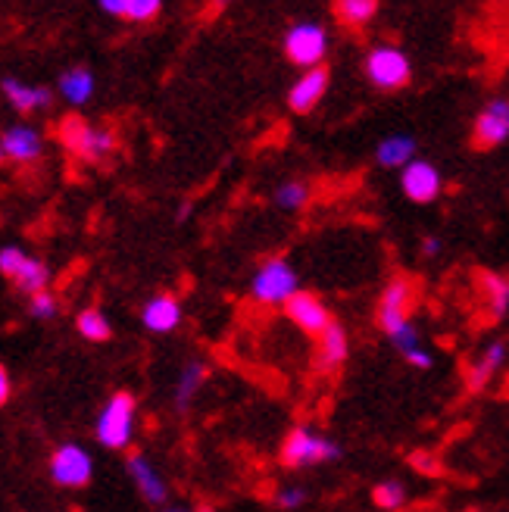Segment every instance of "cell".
Returning a JSON list of instances; mask_svg holds the SVG:
<instances>
[{
    "label": "cell",
    "mask_w": 509,
    "mask_h": 512,
    "mask_svg": "<svg viewBox=\"0 0 509 512\" xmlns=\"http://www.w3.org/2000/svg\"><path fill=\"white\" fill-rule=\"evenodd\" d=\"M416 300H419V281L413 275L391 278V285L378 297V313H375L378 328L397 344V350L403 356L416 350V328L410 322Z\"/></svg>",
    "instance_id": "1"
},
{
    "label": "cell",
    "mask_w": 509,
    "mask_h": 512,
    "mask_svg": "<svg viewBox=\"0 0 509 512\" xmlns=\"http://www.w3.org/2000/svg\"><path fill=\"white\" fill-rule=\"evenodd\" d=\"M57 138L72 157L88 160V163L104 160L116 150V135L110 132V128H97V125L85 122L82 116H66L57 125Z\"/></svg>",
    "instance_id": "2"
},
{
    "label": "cell",
    "mask_w": 509,
    "mask_h": 512,
    "mask_svg": "<svg viewBox=\"0 0 509 512\" xmlns=\"http://www.w3.org/2000/svg\"><path fill=\"white\" fill-rule=\"evenodd\" d=\"M338 456H341V447L335 441L322 438L313 428H294L285 438L282 450H278V463L285 469H307V466H319Z\"/></svg>",
    "instance_id": "3"
},
{
    "label": "cell",
    "mask_w": 509,
    "mask_h": 512,
    "mask_svg": "<svg viewBox=\"0 0 509 512\" xmlns=\"http://www.w3.org/2000/svg\"><path fill=\"white\" fill-rule=\"evenodd\" d=\"M135 428V397L129 391H119L107 400L104 413L97 419V441L110 450H125L132 441Z\"/></svg>",
    "instance_id": "4"
},
{
    "label": "cell",
    "mask_w": 509,
    "mask_h": 512,
    "mask_svg": "<svg viewBox=\"0 0 509 512\" xmlns=\"http://www.w3.org/2000/svg\"><path fill=\"white\" fill-rule=\"evenodd\" d=\"M297 272L285 256H272L260 266V272L253 275V300L263 306H285L297 294Z\"/></svg>",
    "instance_id": "5"
},
{
    "label": "cell",
    "mask_w": 509,
    "mask_h": 512,
    "mask_svg": "<svg viewBox=\"0 0 509 512\" xmlns=\"http://www.w3.org/2000/svg\"><path fill=\"white\" fill-rule=\"evenodd\" d=\"M366 79L378 88V91H400L410 85L413 79V66L406 60V54L400 47L381 44L375 50H369L366 57Z\"/></svg>",
    "instance_id": "6"
},
{
    "label": "cell",
    "mask_w": 509,
    "mask_h": 512,
    "mask_svg": "<svg viewBox=\"0 0 509 512\" xmlns=\"http://www.w3.org/2000/svg\"><path fill=\"white\" fill-rule=\"evenodd\" d=\"M325 50H328V38H325V29L316 22H300L285 35V57L307 72L322 66Z\"/></svg>",
    "instance_id": "7"
},
{
    "label": "cell",
    "mask_w": 509,
    "mask_h": 512,
    "mask_svg": "<svg viewBox=\"0 0 509 512\" xmlns=\"http://www.w3.org/2000/svg\"><path fill=\"white\" fill-rule=\"evenodd\" d=\"M91 456L79 444H63L50 456V478H54L60 488H85L91 481Z\"/></svg>",
    "instance_id": "8"
},
{
    "label": "cell",
    "mask_w": 509,
    "mask_h": 512,
    "mask_svg": "<svg viewBox=\"0 0 509 512\" xmlns=\"http://www.w3.org/2000/svg\"><path fill=\"white\" fill-rule=\"evenodd\" d=\"M285 316L300 328L307 331L310 338H322L328 328H332V313H328V306L313 294V291H297L288 303H285Z\"/></svg>",
    "instance_id": "9"
},
{
    "label": "cell",
    "mask_w": 509,
    "mask_h": 512,
    "mask_svg": "<svg viewBox=\"0 0 509 512\" xmlns=\"http://www.w3.org/2000/svg\"><path fill=\"white\" fill-rule=\"evenodd\" d=\"M509 138V100H491L472 125V147L494 150Z\"/></svg>",
    "instance_id": "10"
},
{
    "label": "cell",
    "mask_w": 509,
    "mask_h": 512,
    "mask_svg": "<svg viewBox=\"0 0 509 512\" xmlns=\"http://www.w3.org/2000/svg\"><path fill=\"white\" fill-rule=\"evenodd\" d=\"M400 188H403V194L410 197L413 203H431V200L441 197L444 182H441V172L431 163L413 160L410 166L400 172Z\"/></svg>",
    "instance_id": "11"
},
{
    "label": "cell",
    "mask_w": 509,
    "mask_h": 512,
    "mask_svg": "<svg viewBox=\"0 0 509 512\" xmlns=\"http://www.w3.org/2000/svg\"><path fill=\"white\" fill-rule=\"evenodd\" d=\"M328 82H332V75H328L325 66H316L310 72H303L300 79L294 82V88L288 91V107H291V113H300L303 116V113L316 110L319 100L328 91Z\"/></svg>",
    "instance_id": "12"
},
{
    "label": "cell",
    "mask_w": 509,
    "mask_h": 512,
    "mask_svg": "<svg viewBox=\"0 0 509 512\" xmlns=\"http://www.w3.org/2000/svg\"><path fill=\"white\" fill-rule=\"evenodd\" d=\"M0 147H4V157H10L13 163H35L41 157V135L29 125H13L0 138Z\"/></svg>",
    "instance_id": "13"
},
{
    "label": "cell",
    "mask_w": 509,
    "mask_h": 512,
    "mask_svg": "<svg viewBox=\"0 0 509 512\" xmlns=\"http://www.w3.org/2000/svg\"><path fill=\"white\" fill-rule=\"evenodd\" d=\"M478 294H481V303H485L491 322L506 316V310H509V278H503L497 272H478Z\"/></svg>",
    "instance_id": "14"
},
{
    "label": "cell",
    "mask_w": 509,
    "mask_h": 512,
    "mask_svg": "<svg viewBox=\"0 0 509 512\" xmlns=\"http://www.w3.org/2000/svg\"><path fill=\"white\" fill-rule=\"evenodd\" d=\"M144 325L150 331H157V335H166V331H172L178 322H182V306H178V300L172 294H160L154 297L141 313Z\"/></svg>",
    "instance_id": "15"
},
{
    "label": "cell",
    "mask_w": 509,
    "mask_h": 512,
    "mask_svg": "<svg viewBox=\"0 0 509 512\" xmlns=\"http://www.w3.org/2000/svg\"><path fill=\"white\" fill-rule=\"evenodd\" d=\"M503 356H506V344L497 341V344H491V347L485 350V356H481V360H475L472 366H466V388H469L472 394H478V391H485V388H488V381H491L494 372L500 369Z\"/></svg>",
    "instance_id": "16"
},
{
    "label": "cell",
    "mask_w": 509,
    "mask_h": 512,
    "mask_svg": "<svg viewBox=\"0 0 509 512\" xmlns=\"http://www.w3.org/2000/svg\"><path fill=\"white\" fill-rule=\"evenodd\" d=\"M347 360V331L341 322H332V328L319 338V369L322 372H338Z\"/></svg>",
    "instance_id": "17"
},
{
    "label": "cell",
    "mask_w": 509,
    "mask_h": 512,
    "mask_svg": "<svg viewBox=\"0 0 509 512\" xmlns=\"http://www.w3.org/2000/svg\"><path fill=\"white\" fill-rule=\"evenodd\" d=\"M129 472H132V478L138 484V491L144 494V500H150V503H163L166 500V484H163V478L154 472V466H150L144 456H132L129 459Z\"/></svg>",
    "instance_id": "18"
},
{
    "label": "cell",
    "mask_w": 509,
    "mask_h": 512,
    "mask_svg": "<svg viewBox=\"0 0 509 512\" xmlns=\"http://www.w3.org/2000/svg\"><path fill=\"white\" fill-rule=\"evenodd\" d=\"M100 10H107L110 16L129 19V22H150L160 16V0H104Z\"/></svg>",
    "instance_id": "19"
},
{
    "label": "cell",
    "mask_w": 509,
    "mask_h": 512,
    "mask_svg": "<svg viewBox=\"0 0 509 512\" xmlns=\"http://www.w3.org/2000/svg\"><path fill=\"white\" fill-rule=\"evenodd\" d=\"M4 97L10 104L22 113H35L38 107H47L50 104V91L47 88H35V85H22L16 79H7L4 82Z\"/></svg>",
    "instance_id": "20"
},
{
    "label": "cell",
    "mask_w": 509,
    "mask_h": 512,
    "mask_svg": "<svg viewBox=\"0 0 509 512\" xmlns=\"http://www.w3.org/2000/svg\"><path fill=\"white\" fill-rule=\"evenodd\" d=\"M60 91L69 104H88V97L94 94V75L82 66H72L60 75Z\"/></svg>",
    "instance_id": "21"
},
{
    "label": "cell",
    "mask_w": 509,
    "mask_h": 512,
    "mask_svg": "<svg viewBox=\"0 0 509 512\" xmlns=\"http://www.w3.org/2000/svg\"><path fill=\"white\" fill-rule=\"evenodd\" d=\"M375 13H378L375 0H338L335 4V16L344 29H363Z\"/></svg>",
    "instance_id": "22"
},
{
    "label": "cell",
    "mask_w": 509,
    "mask_h": 512,
    "mask_svg": "<svg viewBox=\"0 0 509 512\" xmlns=\"http://www.w3.org/2000/svg\"><path fill=\"white\" fill-rule=\"evenodd\" d=\"M413 153H416V144H413V138H406V135H394V138H388L385 144L378 147V163L381 166H400V169H406L413 163Z\"/></svg>",
    "instance_id": "23"
},
{
    "label": "cell",
    "mask_w": 509,
    "mask_h": 512,
    "mask_svg": "<svg viewBox=\"0 0 509 512\" xmlns=\"http://www.w3.org/2000/svg\"><path fill=\"white\" fill-rule=\"evenodd\" d=\"M47 281H50V272H47V266L41 263V260H25V266L19 269V275L13 278V285L19 288V291H25V294H41V291H47Z\"/></svg>",
    "instance_id": "24"
},
{
    "label": "cell",
    "mask_w": 509,
    "mask_h": 512,
    "mask_svg": "<svg viewBox=\"0 0 509 512\" xmlns=\"http://www.w3.org/2000/svg\"><path fill=\"white\" fill-rule=\"evenodd\" d=\"M75 325H79V335L88 338V341H110V335H113L110 322L104 319V313H100V310H85V313H79Z\"/></svg>",
    "instance_id": "25"
},
{
    "label": "cell",
    "mask_w": 509,
    "mask_h": 512,
    "mask_svg": "<svg viewBox=\"0 0 509 512\" xmlns=\"http://www.w3.org/2000/svg\"><path fill=\"white\" fill-rule=\"evenodd\" d=\"M307 200H310V188L303 185V182H288V185H282V188L275 191V203L282 210H291V213L307 207Z\"/></svg>",
    "instance_id": "26"
},
{
    "label": "cell",
    "mask_w": 509,
    "mask_h": 512,
    "mask_svg": "<svg viewBox=\"0 0 509 512\" xmlns=\"http://www.w3.org/2000/svg\"><path fill=\"white\" fill-rule=\"evenodd\" d=\"M207 378V369H203L200 363H191L185 372H182V381H178V394H175V403L178 409H185L194 397V391L200 388V381Z\"/></svg>",
    "instance_id": "27"
},
{
    "label": "cell",
    "mask_w": 509,
    "mask_h": 512,
    "mask_svg": "<svg viewBox=\"0 0 509 512\" xmlns=\"http://www.w3.org/2000/svg\"><path fill=\"white\" fill-rule=\"evenodd\" d=\"M372 500L378 509H400L406 503V491H403L400 481H381L372 491Z\"/></svg>",
    "instance_id": "28"
},
{
    "label": "cell",
    "mask_w": 509,
    "mask_h": 512,
    "mask_svg": "<svg viewBox=\"0 0 509 512\" xmlns=\"http://www.w3.org/2000/svg\"><path fill=\"white\" fill-rule=\"evenodd\" d=\"M25 260H29V256H25L19 247H4L0 250V275L13 281L19 275V269L25 266Z\"/></svg>",
    "instance_id": "29"
},
{
    "label": "cell",
    "mask_w": 509,
    "mask_h": 512,
    "mask_svg": "<svg viewBox=\"0 0 509 512\" xmlns=\"http://www.w3.org/2000/svg\"><path fill=\"white\" fill-rule=\"evenodd\" d=\"M29 306H32V316H38V319H47V316L57 313V300H54V294H50V291L35 294Z\"/></svg>",
    "instance_id": "30"
},
{
    "label": "cell",
    "mask_w": 509,
    "mask_h": 512,
    "mask_svg": "<svg viewBox=\"0 0 509 512\" xmlns=\"http://www.w3.org/2000/svg\"><path fill=\"white\" fill-rule=\"evenodd\" d=\"M303 500H307V494H303V491H282V494L275 497V503L282 506V509H297Z\"/></svg>",
    "instance_id": "31"
},
{
    "label": "cell",
    "mask_w": 509,
    "mask_h": 512,
    "mask_svg": "<svg viewBox=\"0 0 509 512\" xmlns=\"http://www.w3.org/2000/svg\"><path fill=\"white\" fill-rule=\"evenodd\" d=\"M403 360L410 363V366H416V369H431V356H428L425 350H419V347H416V350H410V353H406Z\"/></svg>",
    "instance_id": "32"
},
{
    "label": "cell",
    "mask_w": 509,
    "mask_h": 512,
    "mask_svg": "<svg viewBox=\"0 0 509 512\" xmlns=\"http://www.w3.org/2000/svg\"><path fill=\"white\" fill-rule=\"evenodd\" d=\"M7 400H10V375L4 366H0V406H4Z\"/></svg>",
    "instance_id": "33"
},
{
    "label": "cell",
    "mask_w": 509,
    "mask_h": 512,
    "mask_svg": "<svg viewBox=\"0 0 509 512\" xmlns=\"http://www.w3.org/2000/svg\"><path fill=\"white\" fill-rule=\"evenodd\" d=\"M438 250H441V241H438V238H425V244H422V253H425V256L438 253Z\"/></svg>",
    "instance_id": "34"
},
{
    "label": "cell",
    "mask_w": 509,
    "mask_h": 512,
    "mask_svg": "<svg viewBox=\"0 0 509 512\" xmlns=\"http://www.w3.org/2000/svg\"><path fill=\"white\" fill-rule=\"evenodd\" d=\"M0 163H4V147H0Z\"/></svg>",
    "instance_id": "35"
},
{
    "label": "cell",
    "mask_w": 509,
    "mask_h": 512,
    "mask_svg": "<svg viewBox=\"0 0 509 512\" xmlns=\"http://www.w3.org/2000/svg\"><path fill=\"white\" fill-rule=\"evenodd\" d=\"M203 512H210V509H203Z\"/></svg>",
    "instance_id": "36"
}]
</instances>
